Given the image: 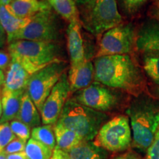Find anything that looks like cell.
I'll return each instance as SVG.
<instances>
[{"label":"cell","mask_w":159,"mask_h":159,"mask_svg":"<svg viewBox=\"0 0 159 159\" xmlns=\"http://www.w3.org/2000/svg\"><path fill=\"white\" fill-rule=\"evenodd\" d=\"M10 123V126L15 136L21 140L27 142V141L30 139L32 129L28 125L21 122L18 119H14Z\"/></svg>","instance_id":"484cf974"},{"label":"cell","mask_w":159,"mask_h":159,"mask_svg":"<svg viewBox=\"0 0 159 159\" xmlns=\"http://www.w3.org/2000/svg\"><path fill=\"white\" fill-rule=\"evenodd\" d=\"M30 138L42 143L52 150L56 147V138L53 125H43L33 128Z\"/></svg>","instance_id":"603a6c76"},{"label":"cell","mask_w":159,"mask_h":159,"mask_svg":"<svg viewBox=\"0 0 159 159\" xmlns=\"http://www.w3.org/2000/svg\"><path fill=\"white\" fill-rule=\"evenodd\" d=\"M127 114L133 136V145L139 150H148L159 128V102L142 95L131 102Z\"/></svg>","instance_id":"7a4b0ae2"},{"label":"cell","mask_w":159,"mask_h":159,"mask_svg":"<svg viewBox=\"0 0 159 159\" xmlns=\"http://www.w3.org/2000/svg\"><path fill=\"white\" fill-rule=\"evenodd\" d=\"M114 159H138L136 157H135L133 155L130 154H126V155H122V156H119Z\"/></svg>","instance_id":"74e56055"},{"label":"cell","mask_w":159,"mask_h":159,"mask_svg":"<svg viewBox=\"0 0 159 159\" xmlns=\"http://www.w3.org/2000/svg\"><path fill=\"white\" fill-rule=\"evenodd\" d=\"M7 159H27L25 152H19V153L6 155Z\"/></svg>","instance_id":"d590c367"},{"label":"cell","mask_w":159,"mask_h":159,"mask_svg":"<svg viewBox=\"0 0 159 159\" xmlns=\"http://www.w3.org/2000/svg\"><path fill=\"white\" fill-rule=\"evenodd\" d=\"M0 159H7L6 155L3 153H0Z\"/></svg>","instance_id":"60d3db41"},{"label":"cell","mask_w":159,"mask_h":159,"mask_svg":"<svg viewBox=\"0 0 159 159\" xmlns=\"http://www.w3.org/2000/svg\"><path fill=\"white\" fill-rule=\"evenodd\" d=\"M13 0H0V5H8Z\"/></svg>","instance_id":"f35d334b"},{"label":"cell","mask_w":159,"mask_h":159,"mask_svg":"<svg viewBox=\"0 0 159 159\" xmlns=\"http://www.w3.org/2000/svg\"><path fill=\"white\" fill-rule=\"evenodd\" d=\"M11 56L9 52L0 50V69L1 70H5L8 69L10 64L11 63Z\"/></svg>","instance_id":"4dcf8cb0"},{"label":"cell","mask_w":159,"mask_h":159,"mask_svg":"<svg viewBox=\"0 0 159 159\" xmlns=\"http://www.w3.org/2000/svg\"><path fill=\"white\" fill-rule=\"evenodd\" d=\"M63 61L53 63L32 75L27 85V92L40 111L52 90L65 72Z\"/></svg>","instance_id":"52a82bcc"},{"label":"cell","mask_w":159,"mask_h":159,"mask_svg":"<svg viewBox=\"0 0 159 159\" xmlns=\"http://www.w3.org/2000/svg\"><path fill=\"white\" fill-rule=\"evenodd\" d=\"M107 119L108 116L105 113L69 99L66 102L57 123L73 130L84 141H92Z\"/></svg>","instance_id":"277c9868"},{"label":"cell","mask_w":159,"mask_h":159,"mask_svg":"<svg viewBox=\"0 0 159 159\" xmlns=\"http://www.w3.org/2000/svg\"><path fill=\"white\" fill-rule=\"evenodd\" d=\"M148 17L159 21V7L156 5H152L150 7L148 12Z\"/></svg>","instance_id":"d6a6232c"},{"label":"cell","mask_w":159,"mask_h":159,"mask_svg":"<svg viewBox=\"0 0 159 159\" xmlns=\"http://www.w3.org/2000/svg\"><path fill=\"white\" fill-rule=\"evenodd\" d=\"M16 119L28 125L31 129L40 126L42 123L40 111L33 102L27 91L22 97L19 114Z\"/></svg>","instance_id":"ac0fdd59"},{"label":"cell","mask_w":159,"mask_h":159,"mask_svg":"<svg viewBox=\"0 0 159 159\" xmlns=\"http://www.w3.org/2000/svg\"><path fill=\"white\" fill-rule=\"evenodd\" d=\"M136 35L134 27L130 24H121L109 30L102 34L95 57L129 54L135 45Z\"/></svg>","instance_id":"9c48e42d"},{"label":"cell","mask_w":159,"mask_h":159,"mask_svg":"<svg viewBox=\"0 0 159 159\" xmlns=\"http://www.w3.org/2000/svg\"><path fill=\"white\" fill-rule=\"evenodd\" d=\"M30 19H19L12 14L5 5H0V22L7 34V43L11 41L16 33L28 24Z\"/></svg>","instance_id":"ffe728a7"},{"label":"cell","mask_w":159,"mask_h":159,"mask_svg":"<svg viewBox=\"0 0 159 159\" xmlns=\"http://www.w3.org/2000/svg\"><path fill=\"white\" fill-rule=\"evenodd\" d=\"M73 1L76 4L77 7H80L81 8L84 9L87 13L92 9L97 0H73Z\"/></svg>","instance_id":"1f68e13d"},{"label":"cell","mask_w":159,"mask_h":159,"mask_svg":"<svg viewBox=\"0 0 159 159\" xmlns=\"http://www.w3.org/2000/svg\"><path fill=\"white\" fill-rule=\"evenodd\" d=\"M158 94H159V88H158Z\"/></svg>","instance_id":"7bdbcfd3"},{"label":"cell","mask_w":159,"mask_h":159,"mask_svg":"<svg viewBox=\"0 0 159 159\" xmlns=\"http://www.w3.org/2000/svg\"><path fill=\"white\" fill-rule=\"evenodd\" d=\"M31 75L19 63L11 61L5 75L2 90L11 91H26Z\"/></svg>","instance_id":"9a60e30c"},{"label":"cell","mask_w":159,"mask_h":159,"mask_svg":"<svg viewBox=\"0 0 159 159\" xmlns=\"http://www.w3.org/2000/svg\"><path fill=\"white\" fill-rule=\"evenodd\" d=\"M135 46L143 54H159V21L149 18L142 24L136 35Z\"/></svg>","instance_id":"7c38bea8"},{"label":"cell","mask_w":159,"mask_h":159,"mask_svg":"<svg viewBox=\"0 0 159 159\" xmlns=\"http://www.w3.org/2000/svg\"><path fill=\"white\" fill-rule=\"evenodd\" d=\"M53 127L56 138L55 148L59 150L68 152L84 141L73 130L65 128L57 123L53 125Z\"/></svg>","instance_id":"44dd1931"},{"label":"cell","mask_w":159,"mask_h":159,"mask_svg":"<svg viewBox=\"0 0 159 159\" xmlns=\"http://www.w3.org/2000/svg\"><path fill=\"white\" fill-rule=\"evenodd\" d=\"M2 116V100H1V97H0V119Z\"/></svg>","instance_id":"ab89813d"},{"label":"cell","mask_w":159,"mask_h":159,"mask_svg":"<svg viewBox=\"0 0 159 159\" xmlns=\"http://www.w3.org/2000/svg\"><path fill=\"white\" fill-rule=\"evenodd\" d=\"M70 88L68 75L64 72L55 85L40 111L43 125H54L60 118L63 107L68 100Z\"/></svg>","instance_id":"8fae6325"},{"label":"cell","mask_w":159,"mask_h":159,"mask_svg":"<svg viewBox=\"0 0 159 159\" xmlns=\"http://www.w3.org/2000/svg\"><path fill=\"white\" fill-rule=\"evenodd\" d=\"M72 99L80 104L101 112L111 110L118 102L116 94L109 87L96 81L77 91Z\"/></svg>","instance_id":"30bf717a"},{"label":"cell","mask_w":159,"mask_h":159,"mask_svg":"<svg viewBox=\"0 0 159 159\" xmlns=\"http://www.w3.org/2000/svg\"><path fill=\"white\" fill-rule=\"evenodd\" d=\"M148 0H122L125 10L128 13H135Z\"/></svg>","instance_id":"f546056e"},{"label":"cell","mask_w":159,"mask_h":159,"mask_svg":"<svg viewBox=\"0 0 159 159\" xmlns=\"http://www.w3.org/2000/svg\"><path fill=\"white\" fill-rule=\"evenodd\" d=\"M52 159H71L68 156V154L64 151L59 150L55 148L53 150V155L52 157Z\"/></svg>","instance_id":"836d02e7"},{"label":"cell","mask_w":159,"mask_h":159,"mask_svg":"<svg viewBox=\"0 0 159 159\" xmlns=\"http://www.w3.org/2000/svg\"><path fill=\"white\" fill-rule=\"evenodd\" d=\"M51 159H52V158H51Z\"/></svg>","instance_id":"ee69618b"},{"label":"cell","mask_w":159,"mask_h":159,"mask_svg":"<svg viewBox=\"0 0 159 159\" xmlns=\"http://www.w3.org/2000/svg\"><path fill=\"white\" fill-rule=\"evenodd\" d=\"M57 42L18 40L8 43L12 61L19 63L31 75L53 63L61 62Z\"/></svg>","instance_id":"3957f363"},{"label":"cell","mask_w":159,"mask_h":159,"mask_svg":"<svg viewBox=\"0 0 159 159\" xmlns=\"http://www.w3.org/2000/svg\"><path fill=\"white\" fill-rule=\"evenodd\" d=\"M143 68L148 76L154 83L159 85V54H144Z\"/></svg>","instance_id":"d4e9b609"},{"label":"cell","mask_w":159,"mask_h":159,"mask_svg":"<svg viewBox=\"0 0 159 159\" xmlns=\"http://www.w3.org/2000/svg\"><path fill=\"white\" fill-rule=\"evenodd\" d=\"M51 8L48 4L44 8L30 17L28 24L16 33L8 43L18 40L57 42L60 36L59 25Z\"/></svg>","instance_id":"5b68a950"},{"label":"cell","mask_w":159,"mask_h":159,"mask_svg":"<svg viewBox=\"0 0 159 159\" xmlns=\"http://www.w3.org/2000/svg\"><path fill=\"white\" fill-rule=\"evenodd\" d=\"M68 80L70 93H76L88 87L94 80V63L87 60L77 66H70Z\"/></svg>","instance_id":"5bb4252c"},{"label":"cell","mask_w":159,"mask_h":159,"mask_svg":"<svg viewBox=\"0 0 159 159\" xmlns=\"http://www.w3.org/2000/svg\"><path fill=\"white\" fill-rule=\"evenodd\" d=\"M16 138V136L12 131L10 123L0 124V153H2L6 146Z\"/></svg>","instance_id":"4316f807"},{"label":"cell","mask_w":159,"mask_h":159,"mask_svg":"<svg viewBox=\"0 0 159 159\" xmlns=\"http://www.w3.org/2000/svg\"><path fill=\"white\" fill-rule=\"evenodd\" d=\"M116 0H97L94 7L85 15V28L95 35H102L122 24Z\"/></svg>","instance_id":"ba28073f"},{"label":"cell","mask_w":159,"mask_h":159,"mask_svg":"<svg viewBox=\"0 0 159 159\" xmlns=\"http://www.w3.org/2000/svg\"><path fill=\"white\" fill-rule=\"evenodd\" d=\"M6 41H7V34L0 22V48L5 44Z\"/></svg>","instance_id":"e575fe53"},{"label":"cell","mask_w":159,"mask_h":159,"mask_svg":"<svg viewBox=\"0 0 159 159\" xmlns=\"http://www.w3.org/2000/svg\"><path fill=\"white\" fill-rule=\"evenodd\" d=\"M26 144H27V142L16 137L6 146L2 153L5 155H10L25 152Z\"/></svg>","instance_id":"83f0119b"},{"label":"cell","mask_w":159,"mask_h":159,"mask_svg":"<svg viewBox=\"0 0 159 159\" xmlns=\"http://www.w3.org/2000/svg\"><path fill=\"white\" fill-rule=\"evenodd\" d=\"M67 47L70 57V66H74L87 61L84 43L80 30V21L69 22L66 31Z\"/></svg>","instance_id":"4fadbf2b"},{"label":"cell","mask_w":159,"mask_h":159,"mask_svg":"<svg viewBox=\"0 0 159 159\" xmlns=\"http://www.w3.org/2000/svg\"><path fill=\"white\" fill-rule=\"evenodd\" d=\"M155 5L157 6V7H159V0H156V3H155Z\"/></svg>","instance_id":"b9f144b4"},{"label":"cell","mask_w":159,"mask_h":159,"mask_svg":"<svg viewBox=\"0 0 159 159\" xmlns=\"http://www.w3.org/2000/svg\"><path fill=\"white\" fill-rule=\"evenodd\" d=\"M146 159H159V128L153 141L147 150Z\"/></svg>","instance_id":"f1b7e54d"},{"label":"cell","mask_w":159,"mask_h":159,"mask_svg":"<svg viewBox=\"0 0 159 159\" xmlns=\"http://www.w3.org/2000/svg\"><path fill=\"white\" fill-rule=\"evenodd\" d=\"M94 66V80L109 88L136 93L145 84L142 71L129 54L96 57Z\"/></svg>","instance_id":"6da1fadb"},{"label":"cell","mask_w":159,"mask_h":159,"mask_svg":"<svg viewBox=\"0 0 159 159\" xmlns=\"http://www.w3.org/2000/svg\"><path fill=\"white\" fill-rule=\"evenodd\" d=\"M25 91L2 90L1 96L2 116L0 119V124L9 123L17 118L21 107V99Z\"/></svg>","instance_id":"2e32d148"},{"label":"cell","mask_w":159,"mask_h":159,"mask_svg":"<svg viewBox=\"0 0 159 159\" xmlns=\"http://www.w3.org/2000/svg\"><path fill=\"white\" fill-rule=\"evenodd\" d=\"M71 159H106L107 151L91 141H83L75 148L66 152Z\"/></svg>","instance_id":"d6986e66"},{"label":"cell","mask_w":159,"mask_h":159,"mask_svg":"<svg viewBox=\"0 0 159 159\" xmlns=\"http://www.w3.org/2000/svg\"><path fill=\"white\" fill-rule=\"evenodd\" d=\"M48 4L47 0H13L8 5H6V7L15 16L27 19L41 11Z\"/></svg>","instance_id":"e0dca14e"},{"label":"cell","mask_w":159,"mask_h":159,"mask_svg":"<svg viewBox=\"0 0 159 159\" xmlns=\"http://www.w3.org/2000/svg\"><path fill=\"white\" fill-rule=\"evenodd\" d=\"M25 153L27 159H51L53 155V150L30 138L27 141Z\"/></svg>","instance_id":"cb8c5ba5"},{"label":"cell","mask_w":159,"mask_h":159,"mask_svg":"<svg viewBox=\"0 0 159 159\" xmlns=\"http://www.w3.org/2000/svg\"><path fill=\"white\" fill-rule=\"evenodd\" d=\"M132 142L130 120L125 116L114 117L99 129L95 144L111 152L127 150Z\"/></svg>","instance_id":"8992f818"},{"label":"cell","mask_w":159,"mask_h":159,"mask_svg":"<svg viewBox=\"0 0 159 159\" xmlns=\"http://www.w3.org/2000/svg\"><path fill=\"white\" fill-rule=\"evenodd\" d=\"M5 75L4 74L3 71L0 69V93L2 91L4 84H5Z\"/></svg>","instance_id":"8d00e7d4"},{"label":"cell","mask_w":159,"mask_h":159,"mask_svg":"<svg viewBox=\"0 0 159 159\" xmlns=\"http://www.w3.org/2000/svg\"><path fill=\"white\" fill-rule=\"evenodd\" d=\"M51 7L69 22L80 21L78 7L73 0H47Z\"/></svg>","instance_id":"7402d4cb"}]
</instances>
